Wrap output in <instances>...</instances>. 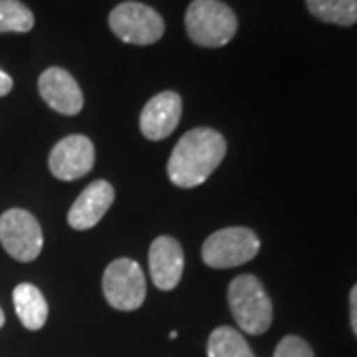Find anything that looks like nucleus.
Listing matches in <instances>:
<instances>
[{
    "instance_id": "nucleus-1",
    "label": "nucleus",
    "mask_w": 357,
    "mask_h": 357,
    "mask_svg": "<svg viewBox=\"0 0 357 357\" xmlns=\"http://www.w3.org/2000/svg\"><path fill=\"white\" fill-rule=\"evenodd\" d=\"M227 155L225 137L208 128L187 131L175 145L167 163V173L173 185L181 189H192L203 185L215 173Z\"/></svg>"
},
{
    "instance_id": "nucleus-2",
    "label": "nucleus",
    "mask_w": 357,
    "mask_h": 357,
    "mask_svg": "<svg viewBox=\"0 0 357 357\" xmlns=\"http://www.w3.org/2000/svg\"><path fill=\"white\" fill-rule=\"evenodd\" d=\"M185 26L189 38L203 48H220L234 38L238 20L220 0H192L187 8Z\"/></svg>"
},
{
    "instance_id": "nucleus-3",
    "label": "nucleus",
    "mask_w": 357,
    "mask_h": 357,
    "mask_svg": "<svg viewBox=\"0 0 357 357\" xmlns=\"http://www.w3.org/2000/svg\"><path fill=\"white\" fill-rule=\"evenodd\" d=\"M229 306L232 318L244 333L260 335L270 328L274 307L262 282L252 274H244L230 282Z\"/></svg>"
},
{
    "instance_id": "nucleus-4",
    "label": "nucleus",
    "mask_w": 357,
    "mask_h": 357,
    "mask_svg": "<svg viewBox=\"0 0 357 357\" xmlns=\"http://www.w3.org/2000/svg\"><path fill=\"white\" fill-rule=\"evenodd\" d=\"M260 250L255 230L230 227L217 230L203 244V260L211 268H234L250 262Z\"/></svg>"
},
{
    "instance_id": "nucleus-5",
    "label": "nucleus",
    "mask_w": 357,
    "mask_h": 357,
    "mask_svg": "<svg viewBox=\"0 0 357 357\" xmlns=\"http://www.w3.org/2000/svg\"><path fill=\"white\" fill-rule=\"evenodd\" d=\"M109 28L119 40L135 44V46H147L155 44L165 32V22L147 4L141 2H121L115 6L109 14Z\"/></svg>"
},
{
    "instance_id": "nucleus-6",
    "label": "nucleus",
    "mask_w": 357,
    "mask_h": 357,
    "mask_svg": "<svg viewBox=\"0 0 357 357\" xmlns=\"http://www.w3.org/2000/svg\"><path fill=\"white\" fill-rule=\"evenodd\" d=\"M145 276L141 266L131 258L114 260L103 274V296L107 304L121 312H133L145 300Z\"/></svg>"
},
{
    "instance_id": "nucleus-7",
    "label": "nucleus",
    "mask_w": 357,
    "mask_h": 357,
    "mask_svg": "<svg viewBox=\"0 0 357 357\" xmlns=\"http://www.w3.org/2000/svg\"><path fill=\"white\" fill-rule=\"evenodd\" d=\"M0 244L20 262H32L42 252V229L32 213L10 208L0 217Z\"/></svg>"
},
{
    "instance_id": "nucleus-8",
    "label": "nucleus",
    "mask_w": 357,
    "mask_h": 357,
    "mask_svg": "<svg viewBox=\"0 0 357 357\" xmlns=\"http://www.w3.org/2000/svg\"><path fill=\"white\" fill-rule=\"evenodd\" d=\"M96 163L93 143L86 135H68L52 149L48 167L60 181H76L88 175Z\"/></svg>"
},
{
    "instance_id": "nucleus-9",
    "label": "nucleus",
    "mask_w": 357,
    "mask_h": 357,
    "mask_svg": "<svg viewBox=\"0 0 357 357\" xmlns=\"http://www.w3.org/2000/svg\"><path fill=\"white\" fill-rule=\"evenodd\" d=\"M38 89L42 100L54 112L64 115H76L84 107V93L70 72L62 68H48L38 79Z\"/></svg>"
},
{
    "instance_id": "nucleus-10",
    "label": "nucleus",
    "mask_w": 357,
    "mask_h": 357,
    "mask_svg": "<svg viewBox=\"0 0 357 357\" xmlns=\"http://www.w3.org/2000/svg\"><path fill=\"white\" fill-rule=\"evenodd\" d=\"M183 102L175 91H163L151 98L139 117L141 133L151 141L169 137L181 121Z\"/></svg>"
},
{
    "instance_id": "nucleus-11",
    "label": "nucleus",
    "mask_w": 357,
    "mask_h": 357,
    "mask_svg": "<svg viewBox=\"0 0 357 357\" xmlns=\"http://www.w3.org/2000/svg\"><path fill=\"white\" fill-rule=\"evenodd\" d=\"M185 256L181 244L171 236L155 238L149 248V272L151 280L159 290H173L183 278Z\"/></svg>"
},
{
    "instance_id": "nucleus-12",
    "label": "nucleus",
    "mask_w": 357,
    "mask_h": 357,
    "mask_svg": "<svg viewBox=\"0 0 357 357\" xmlns=\"http://www.w3.org/2000/svg\"><path fill=\"white\" fill-rule=\"evenodd\" d=\"M115 199L114 187L107 181H93L72 204L68 213V225L76 230H88L96 227Z\"/></svg>"
},
{
    "instance_id": "nucleus-13",
    "label": "nucleus",
    "mask_w": 357,
    "mask_h": 357,
    "mask_svg": "<svg viewBox=\"0 0 357 357\" xmlns=\"http://www.w3.org/2000/svg\"><path fill=\"white\" fill-rule=\"evenodd\" d=\"M14 310L26 330L36 332L48 319V302L32 284H18L13 292Z\"/></svg>"
},
{
    "instance_id": "nucleus-14",
    "label": "nucleus",
    "mask_w": 357,
    "mask_h": 357,
    "mask_svg": "<svg viewBox=\"0 0 357 357\" xmlns=\"http://www.w3.org/2000/svg\"><path fill=\"white\" fill-rule=\"evenodd\" d=\"M206 354L208 357H256L243 333L229 326H220L208 335Z\"/></svg>"
},
{
    "instance_id": "nucleus-15",
    "label": "nucleus",
    "mask_w": 357,
    "mask_h": 357,
    "mask_svg": "<svg viewBox=\"0 0 357 357\" xmlns=\"http://www.w3.org/2000/svg\"><path fill=\"white\" fill-rule=\"evenodd\" d=\"M307 10L321 22L354 26L357 22V0H306Z\"/></svg>"
},
{
    "instance_id": "nucleus-16",
    "label": "nucleus",
    "mask_w": 357,
    "mask_h": 357,
    "mask_svg": "<svg viewBox=\"0 0 357 357\" xmlns=\"http://www.w3.org/2000/svg\"><path fill=\"white\" fill-rule=\"evenodd\" d=\"M34 14L20 0H0V34L2 32H30Z\"/></svg>"
},
{
    "instance_id": "nucleus-17",
    "label": "nucleus",
    "mask_w": 357,
    "mask_h": 357,
    "mask_svg": "<svg viewBox=\"0 0 357 357\" xmlns=\"http://www.w3.org/2000/svg\"><path fill=\"white\" fill-rule=\"evenodd\" d=\"M274 357H314V351L306 340L298 335H286L276 347Z\"/></svg>"
},
{
    "instance_id": "nucleus-18",
    "label": "nucleus",
    "mask_w": 357,
    "mask_h": 357,
    "mask_svg": "<svg viewBox=\"0 0 357 357\" xmlns=\"http://www.w3.org/2000/svg\"><path fill=\"white\" fill-rule=\"evenodd\" d=\"M349 321H351V330L357 335V284L349 292Z\"/></svg>"
},
{
    "instance_id": "nucleus-19",
    "label": "nucleus",
    "mask_w": 357,
    "mask_h": 357,
    "mask_svg": "<svg viewBox=\"0 0 357 357\" xmlns=\"http://www.w3.org/2000/svg\"><path fill=\"white\" fill-rule=\"evenodd\" d=\"M13 86H14L13 77L8 76L6 72H2V70H0V98H2V96H8V93H10V89H13Z\"/></svg>"
},
{
    "instance_id": "nucleus-20",
    "label": "nucleus",
    "mask_w": 357,
    "mask_h": 357,
    "mask_svg": "<svg viewBox=\"0 0 357 357\" xmlns=\"http://www.w3.org/2000/svg\"><path fill=\"white\" fill-rule=\"evenodd\" d=\"M4 326V312H2V307H0V328Z\"/></svg>"
}]
</instances>
